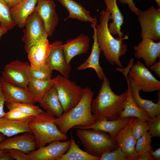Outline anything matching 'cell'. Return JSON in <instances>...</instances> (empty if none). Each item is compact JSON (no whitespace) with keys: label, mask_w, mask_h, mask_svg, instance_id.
Returning a JSON list of instances; mask_svg holds the SVG:
<instances>
[{"label":"cell","mask_w":160,"mask_h":160,"mask_svg":"<svg viewBox=\"0 0 160 160\" xmlns=\"http://www.w3.org/2000/svg\"><path fill=\"white\" fill-rule=\"evenodd\" d=\"M8 30L0 25V40L1 36L4 34L7 33Z\"/></svg>","instance_id":"47"},{"label":"cell","mask_w":160,"mask_h":160,"mask_svg":"<svg viewBox=\"0 0 160 160\" xmlns=\"http://www.w3.org/2000/svg\"><path fill=\"white\" fill-rule=\"evenodd\" d=\"M152 137L149 132L148 131L136 140L135 149L139 154L152 150L151 146Z\"/></svg>","instance_id":"33"},{"label":"cell","mask_w":160,"mask_h":160,"mask_svg":"<svg viewBox=\"0 0 160 160\" xmlns=\"http://www.w3.org/2000/svg\"><path fill=\"white\" fill-rule=\"evenodd\" d=\"M30 65L28 62L16 60L5 66L1 77L12 85L27 88L30 79Z\"/></svg>","instance_id":"9"},{"label":"cell","mask_w":160,"mask_h":160,"mask_svg":"<svg viewBox=\"0 0 160 160\" xmlns=\"http://www.w3.org/2000/svg\"><path fill=\"white\" fill-rule=\"evenodd\" d=\"M54 86L53 79L41 81L30 78L27 88L33 100L39 103Z\"/></svg>","instance_id":"29"},{"label":"cell","mask_w":160,"mask_h":160,"mask_svg":"<svg viewBox=\"0 0 160 160\" xmlns=\"http://www.w3.org/2000/svg\"><path fill=\"white\" fill-rule=\"evenodd\" d=\"M39 103L46 112L56 118L60 117L64 112L54 86Z\"/></svg>","instance_id":"27"},{"label":"cell","mask_w":160,"mask_h":160,"mask_svg":"<svg viewBox=\"0 0 160 160\" xmlns=\"http://www.w3.org/2000/svg\"><path fill=\"white\" fill-rule=\"evenodd\" d=\"M36 148L35 137L32 132H29L5 139L0 143V150L15 149L28 154L35 151Z\"/></svg>","instance_id":"16"},{"label":"cell","mask_w":160,"mask_h":160,"mask_svg":"<svg viewBox=\"0 0 160 160\" xmlns=\"http://www.w3.org/2000/svg\"><path fill=\"white\" fill-rule=\"evenodd\" d=\"M9 7L11 8L14 7L23 0H4Z\"/></svg>","instance_id":"44"},{"label":"cell","mask_w":160,"mask_h":160,"mask_svg":"<svg viewBox=\"0 0 160 160\" xmlns=\"http://www.w3.org/2000/svg\"><path fill=\"white\" fill-rule=\"evenodd\" d=\"M0 87L4 95L5 102L24 103L34 104L28 88L20 87L6 81L0 77Z\"/></svg>","instance_id":"17"},{"label":"cell","mask_w":160,"mask_h":160,"mask_svg":"<svg viewBox=\"0 0 160 160\" xmlns=\"http://www.w3.org/2000/svg\"><path fill=\"white\" fill-rule=\"evenodd\" d=\"M150 153L154 160H160V148H159L155 151H151Z\"/></svg>","instance_id":"45"},{"label":"cell","mask_w":160,"mask_h":160,"mask_svg":"<svg viewBox=\"0 0 160 160\" xmlns=\"http://www.w3.org/2000/svg\"><path fill=\"white\" fill-rule=\"evenodd\" d=\"M13 158L8 152L3 153L0 156V160H14Z\"/></svg>","instance_id":"46"},{"label":"cell","mask_w":160,"mask_h":160,"mask_svg":"<svg viewBox=\"0 0 160 160\" xmlns=\"http://www.w3.org/2000/svg\"><path fill=\"white\" fill-rule=\"evenodd\" d=\"M56 118L44 111L29 121V126L35 137L38 148L55 141L68 139L66 134L62 133L54 123Z\"/></svg>","instance_id":"4"},{"label":"cell","mask_w":160,"mask_h":160,"mask_svg":"<svg viewBox=\"0 0 160 160\" xmlns=\"http://www.w3.org/2000/svg\"><path fill=\"white\" fill-rule=\"evenodd\" d=\"M90 41L89 37L83 34H79L74 39L67 41L63 46L66 63L70 64L71 60L75 56L87 53L89 49Z\"/></svg>","instance_id":"18"},{"label":"cell","mask_w":160,"mask_h":160,"mask_svg":"<svg viewBox=\"0 0 160 160\" xmlns=\"http://www.w3.org/2000/svg\"><path fill=\"white\" fill-rule=\"evenodd\" d=\"M54 86L58 97L65 113L75 107L80 101L82 88L75 82L62 75H57L53 78Z\"/></svg>","instance_id":"6"},{"label":"cell","mask_w":160,"mask_h":160,"mask_svg":"<svg viewBox=\"0 0 160 160\" xmlns=\"http://www.w3.org/2000/svg\"><path fill=\"white\" fill-rule=\"evenodd\" d=\"M32 119L13 120L1 118H0V132L7 137L26 132H31L29 123Z\"/></svg>","instance_id":"28"},{"label":"cell","mask_w":160,"mask_h":160,"mask_svg":"<svg viewBox=\"0 0 160 160\" xmlns=\"http://www.w3.org/2000/svg\"><path fill=\"white\" fill-rule=\"evenodd\" d=\"M10 9L4 0H0V25L8 31L16 26L11 17Z\"/></svg>","instance_id":"32"},{"label":"cell","mask_w":160,"mask_h":160,"mask_svg":"<svg viewBox=\"0 0 160 160\" xmlns=\"http://www.w3.org/2000/svg\"><path fill=\"white\" fill-rule=\"evenodd\" d=\"M142 39L137 45L133 46L134 55L137 59L142 58L146 66L149 67L160 57V41L155 42L147 38Z\"/></svg>","instance_id":"15"},{"label":"cell","mask_w":160,"mask_h":160,"mask_svg":"<svg viewBox=\"0 0 160 160\" xmlns=\"http://www.w3.org/2000/svg\"><path fill=\"white\" fill-rule=\"evenodd\" d=\"M135 119L131 117L127 124L117 133L114 138L118 146L126 155L127 160H137L139 155L135 149L136 140L132 132Z\"/></svg>","instance_id":"12"},{"label":"cell","mask_w":160,"mask_h":160,"mask_svg":"<svg viewBox=\"0 0 160 160\" xmlns=\"http://www.w3.org/2000/svg\"><path fill=\"white\" fill-rule=\"evenodd\" d=\"M5 139V136L0 132V143L4 140Z\"/></svg>","instance_id":"48"},{"label":"cell","mask_w":160,"mask_h":160,"mask_svg":"<svg viewBox=\"0 0 160 160\" xmlns=\"http://www.w3.org/2000/svg\"><path fill=\"white\" fill-rule=\"evenodd\" d=\"M128 75L140 90L143 92H151L160 90V81L140 61H137L133 64Z\"/></svg>","instance_id":"10"},{"label":"cell","mask_w":160,"mask_h":160,"mask_svg":"<svg viewBox=\"0 0 160 160\" xmlns=\"http://www.w3.org/2000/svg\"><path fill=\"white\" fill-rule=\"evenodd\" d=\"M5 102V97L0 87V118L3 117L5 113L4 110Z\"/></svg>","instance_id":"41"},{"label":"cell","mask_w":160,"mask_h":160,"mask_svg":"<svg viewBox=\"0 0 160 160\" xmlns=\"http://www.w3.org/2000/svg\"><path fill=\"white\" fill-rule=\"evenodd\" d=\"M131 117L123 119L118 118L113 120L106 119L95 121L92 124L81 129H93L108 133L114 139L117 133L128 123Z\"/></svg>","instance_id":"22"},{"label":"cell","mask_w":160,"mask_h":160,"mask_svg":"<svg viewBox=\"0 0 160 160\" xmlns=\"http://www.w3.org/2000/svg\"><path fill=\"white\" fill-rule=\"evenodd\" d=\"M71 140V145L67 152L57 160H100V157L91 155L81 150L72 135Z\"/></svg>","instance_id":"30"},{"label":"cell","mask_w":160,"mask_h":160,"mask_svg":"<svg viewBox=\"0 0 160 160\" xmlns=\"http://www.w3.org/2000/svg\"><path fill=\"white\" fill-rule=\"evenodd\" d=\"M150 70L154 71L157 76L160 77V59L158 62H156L149 67Z\"/></svg>","instance_id":"42"},{"label":"cell","mask_w":160,"mask_h":160,"mask_svg":"<svg viewBox=\"0 0 160 160\" xmlns=\"http://www.w3.org/2000/svg\"><path fill=\"white\" fill-rule=\"evenodd\" d=\"M65 7L69 13V16L64 20L68 18L76 19L83 22H89L96 25L97 20L96 17H92L90 11L87 10L79 3L73 0H56Z\"/></svg>","instance_id":"23"},{"label":"cell","mask_w":160,"mask_h":160,"mask_svg":"<svg viewBox=\"0 0 160 160\" xmlns=\"http://www.w3.org/2000/svg\"><path fill=\"white\" fill-rule=\"evenodd\" d=\"M53 70L46 64L39 70H34L30 67V78L36 80L47 81L52 79Z\"/></svg>","instance_id":"34"},{"label":"cell","mask_w":160,"mask_h":160,"mask_svg":"<svg viewBox=\"0 0 160 160\" xmlns=\"http://www.w3.org/2000/svg\"><path fill=\"white\" fill-rule=\"evenodd\" d=\"M138 19L141 27V37L154 41L160 40V8L153 6L147 9H139Z\"/></svg>","instance_id":"7"},{"label":"cell","mask_w":160,"mask_h":160,"mask_svg":"<svg viewBox=\"0 0 160 160\" xmlns=\"http://www.w3.org/2000/svg\"><path fill=\"white\" fill-rule=\"evenodd\" d=\"M148 130L149 126L147 121L141 119H135L132 128V132L136 140L147 132Z\"/></svg>","instance_id":"35"},{"label":"cell","mask_w":160,"mask_h":160,"mask_svg":"<svg viewBox=\"0 0 160 160\" xmlns=\"http://www.w3.org/2000/svg\"><path fill=\"white\" fill-rule=\"evenodd\" d=\"M106 6V10L110 14L111 23L108 25L109 31L113 35H118L122 39L124 33L121 31V27L124 23V17L117 3V0H104Z\"/></svg>","instance_id":"25"},{"label":"cell","mask_w":160,"mask_h":160,"mask_svg":"<svg viewBox=\"0 0 160 160\" xmlns=\"http://www.w3.org/2000/svg\"><path fill=\"white\" fill-rule=\"evenodd\" d=\"M71 140L53 141L28 154L29 160H57L68 150Z\"/></svg>","instance_id":"13"},{"label":"cell","mask_w":160,"mask_h":160,"mask_svg":"<svg viewBox=\"0 0 160 160\" xmlns=\"http://www.w3.org/2000/svg\"><path fill=\"white\" fill-rule=\"evenodd\" d=\"M76 133L86 151L100 157L104 153L116 149L118 146L114 139L103 131L93 129H77Z\"/></svg>","instance_id":"5"},{"label":"cell","mask_w":160,"mask_h":160,"mask_svg":"<svg viewBox=\"0 0 160 160\" xmlns=\"http://www.w3.org/2000/svg\"><path fill=\"white\" fill-rule=\"evenodd\" d=\"M51 47L47 39L32 46L27 53L31 67L34 70H40L45 64Z\"/></svg>","instance_id":"20"},{"label":"cell","mask_w":160,"mask_h":160,"mask_svg":"<svg viewBox=\"0 0 160 160\" xmlns=\"http://www.w3.org/2000/svg\"><path fill=\"white\" fill-rule=\"evenodd\" d=\"M100 23L96 25L92 24L91 25L95 32L100 50L111 65H116L119 68H122L120 58L125 55L128 49L127 45L122 40L128 39V36H126L122 39L115 38L108 29V22L111 20L110 13L103 10L100 12Z\"/></svg>","instance_id":"1"},{"label":"cell","mask_w":160,"mask_h":160,"mask_svg":"<svg viewBox=\"0 0 160 160\" xmlns=\"http://www.w3.org/2000/svg\"><path fill=\"white\" fill-rule=\"evenodd\" d=\"M100 160H127V158L125 153L118 147L113 151L103 153L100 156Z\"/></svg>","instance_id":"36"},{"label":"cell","mask_w":160,"mask_h":160,"mask_svg":"<svg viewBox=\"0 0 160 160\" xmlns=\"http://www.w3.org/2000/svg\"><path fill=\"white\" fill-rule=\"evenodd\" d=\"M94 93L89 87L82 88L81 99L73 108L64 113L54 121L59 130L66 134L72 128L81 129L93 124L95 121L91 110Z\"/></svg>","instance_id":"3"},{"label":"cell","mask_w":160,"mask_h":160,"mask_svg":"<svg viewBox=\"0 0 160 160\" xmlns=\"http://www.w3.org/2000/svg\"><path fill=\"white\" fill-rule=\"evenodd\" d=\"M121 4H126L128 5L130 10L138 15L139 9L136 6L135 3L133 0H119Z\"/></svg>","instance_id":"40"},{"label":"cell","mask_w":160,"mask_h":160,"mask_svg":"<svg viewBox=\"0 0 160 160\" xmlns=\"http://www.w3.org/2000/svg\"><path fill=\"white\" fill-rule=\"evenodd\" d=\"M5 104L9 110H16L34 116L44 111L39 106L34 104L7 101L5 102Z\"/></svg>","instance_id":"31"},{"label":"cell","mask_w":160,"mask_h":160,"mask_svg":"<svg viewBox=\"0 0 160 160\" xmlns=\"http://www.w3.org/2000/svg\"><path fill=\"white\" fill-rule=\"evenodd\" d=\"M38 0H23L10 8L11 17L15 25L19 28L25 27L27 20L35 10Z\"/></svg>","instance_id":"21"},{"label":"cell","mask_w":160,"mask_h":160,"mask_svg":"<svg viewBox=\"0 0 160 160\" xmlns=\"http://www.w3.org/2000/svg\"><path fill=\"white\" fill-rule=\"evenodd\" d=\"M137 160H154L150 152H146L139 154Z\"/></svg>","instance_id":"43"},{"label":"cell","mask_w":160,"mask_h":160,"mask_svg":"<svg viewBox=\"0 0 160 160\" xmlns=\"http://www.w3.org/2000/svg\"><path fill=\"white\" fill-rule=\"evenodd\" d=\"M33 116L24 113L16 110H10L5 112L3 118L11 120H22L28 119H32Z\"/></svg>","instance_id":"37"},{"label":"cell","mask_w":160,"mask_h":160,"mask_svg":"<svg viewBox=\"0 0 160 160\" xmlns=\"http://www.w3.org/2000/svg\"><path fill=\"white\" fill-rule=\"evenodd\" d=\"M23 30L22 40L27 53L31 48L48 36L42 22L36 9L28 17Z\"/></svg>","instance_id":"8"},{"label":"cell","mask_w":160,"mask_h":160,"mask_svg":"<svg viewBox=\"0 0 160 160\" xmlns=\"http://www.w3.org/2000/svg\"><path fill=\"white\" fill-rule=\"evenodd\" d=\"M127 95V89L120 95L115 94L105 76L97 96L91 102V112L95 121L104 119L111 121L118 119L124 110Z\"/></svg>","instance_id":"2"},{"label":"cell","mask_w":160,"mask_h":160,"mask_svg":"<svg viewBox=\"0 0 160 160\" xmlns=\"http://www.w3.org/2000/svg\"><path fill=\"white\" fill-rule=\"evenodd\" d=\"M123 74L127 82V95L124 110L119 114L118 118L123 119L134 117L143 119L147 122L150 121L152 119L145 112L139 108L134 101L132 94L131 88L127 77L128 73H125Z\"/></svg>","instance_id":"26"},{"label":"cell","mask_w":160,"mask_h":160,"mask_svg":"<svg viewBox=\"0 0 160 160\" xmlns=\"http://www.w3.org/2000/svg\"><path fill=\"white\" fill-rule=\"evenodd\" d=\"M7 152L6 150H0V156Z\"/></svg>","instance_id":"49"},{"label":"cell","mask_w":160,"mask_h":160,"mask_svg":"<svg viewBox=\"0 0 160 160\" xmlns=\"http://www.w3.org/2000/svg\"><path fill=\"white\" fill-rule=\"evenodd\" d=\"M50 51L47 58L45 64L52 70L59 71L64 77L69 79L71 67L66 62L63 52V43L56 41L51 44Z\"/></svg>","instance_id":"14"},{"label":"cell","mask_w":160,"mask_h":160,"mask_svg":"<svg viewBox=\"0 0 160 160\" xmlns=\"http://www.w3.org/2000/svg\"><path fill=\"white\" fill-rule=\"evenodd\" d=\"M14 160H29L28 155L20 151L15 149H7Z\"/></svg>","instance_id":"39"},{"label":"cell","mask_w":160,"mask_h":160,"mask_svg":"<svg viewBox=\"0 0 160 160\" xmlns=\"http://www.w3.org/2000/svg\"><path fill=\"white\" fill-rule=\"evenodd\" d=\"M92 36L94 40L92 50L88 58L77 68L78 71L83 70L88 68L93 69L96 72L98 78L103 80L106 76L100 66L99 60L101 50L97 42L95 31Z\"/></svg>","instance_id":"24"},{"label":"cell","mask_w":160,"mask_h":160,"mask_svg":"<svg viewBox=\"0 0 160 160\" xmlns=\"http://www.w3.org/2000/svg\"><path fill=\"white\" fill-rule=\"evenodd\" d=\"M56 7L53 0H38L36 7L48 36H52L58 24L59 17Z\"/></svg>","instance_id":"11"},{"label":"cell","mask_w":160,"mask_h":160,"mask_svg":"<svg viewBox=\"0 0 160 160\" xmlns=\"http://www.w3.org/2000/svg\"><path fill=\"white\" fill-rule=\"evenodd\" d=\"M157 4L159 8H160V0H154Z\"/></svg>","instance_id":"50"},{"label":"cell","mask_w":160,"mask_h":160,"mask_svg":"<svg viewBox=\"0 0 160 160\" xmlns=\"http://www.w3.org/2000/svg\"><path fill=\"white\" fill-rule=\"evenodd\" d=\"M127 77L131 88L132 97L137 105L151 119L160 115V91L157 93L158 100L157 103H154L151 100L143 99L140 95V89L128 75Z\"/></svg>","instance_id":"19"},{"label":"cell","mask_w":160,"mask_h":160,"mask_svg":"<svg viewBox=\"0 0 160 160\" xmlns=\"http://www.w3.org/2000/svg\"><path fill=\"white\" fill-rule=\"evenodd\" d=\"M149 132L152 137H160V115L152 119L148 122Z\"/></svg>","instance_id":"38"}]
</instances>
